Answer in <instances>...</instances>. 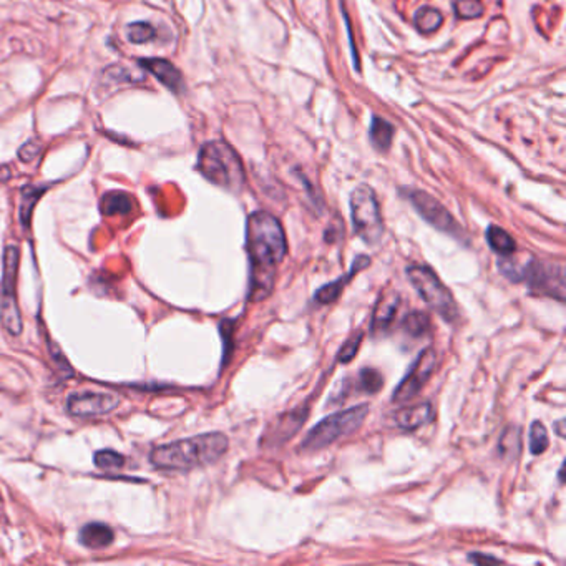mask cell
I'll list each match as a JSON object with an SVG mask.
<instances>
[{
    "label": "cell",
    "mask_w": 566,
    "mask_h": 566,
    "mask_svg": "<svg viewBox=\"0 0 566 566\" xmlns=\"http://www.w3.org/2000/svg\"><path fill=\"white\" fill-rule=\"evenodd\" d=\"M246 249L251 261L253 299L269 296L274 286L276 268L288 253L286 234L279 220L268 211H256L246 222Z\"/></svg>",
    "instance_id": "1"
},
{
    "label": "cell",
    "mask_w": 566,
    "mask_h": 566,
    "mask_svg": "<svg viewBox=\"0 0 566 566\" xmlns=\"http://www.w3.org/2000/svg\"><path fill=\"white\" fill-rule=\"evenodd\" d=\"M230 440L221 432H210L158 445L149 453V462L159 470L186 472L211 465L228 452Z\"/></svg>",
    "instance_id": "2"
},
{
    "label": "cell",
    "mask_w": 566,
    "mask_h": 566,
    "mask_svg": "<svg viewBox=\"0 0 566 566\" xmlns=\"http://www.w3.org/2000/svg\"><path fill=\"white\" fill-rule=\"evenodd\" d=\"M502 274L514 283H525L531 291L565 301V269L563 264L531 258L528 261L511 259L505 256L498 263Z\"/></svg>",
    "instance_id": "3"
},
{
    "label": "cell",
    "mask_w": 566,
    "mask_h": 566,
    "mask_svg": "<svg viewBox=\"0 0 566 566\" xmlns=\"http://www.w3.org/2000/svg\"><path fill=\"white\" fill-rule=\"evenodd\" d=\"M198 168L215 185L239 191L244 185V168L241 158L228 143L210 142L201 148Z\"/></svg>",
    "instance_id": "4"
},
{
    "label": "cell",
    "mask_w": 566,
    "mask_h": 566,
    "mask_svg": "<svg viewBox=\"0 0 566 566\" xmlns=\"http://www.w3.org/2000/svg\"><path fill=\"white\" fill-rule=\"evenodd\" d=\"M367 414H369V405L361 404L329 415V417L322 419L316 427L309 430L301 443V450L302 452H317V450H322L337 442L339 438L354 434L364 424Z\"/></svg>",
    "instance_id": "5"
},
{
    "label": "cell",
    "mask_w": 566,
    "mask_h": 566,
    "mask_svg": "<svg viewBox=\"0 0 566 566\" xmlns=\"http://www.w3.org/2000/svg\"><path fill=\"white\" fill-rule=\"evenodd\" d=\"M407 278L415 291L419 293V296L435 314H438L447 322L457 321L458 306L455 299H453L450 289L435 274V271L427 266H409Z\"/></svg>",
    "instance_id": "6"
},
{
    "label": "cell",
    "mask_w": 566,
    "mask_h": 566,
    "mask_svg": "<svg viewBox=\"0 0 566 566\" xmlns=\"http://www.w3.org/2000/svg\"><path fill=\"white\" fill-rule=\"evenodd\" d=\"M351 216L356 234L366 244H379L384 234V221H382L379 201L370 186L361 185L352 193Z\"/></svg>",
    "instance_id": "7"
},
{
    "label": "cell",
    "mask_w": 566,
    "mask_h": 566,
    "mask_svg": "<svg viewBox=\"0 0 566 566\" xmlns=\"http://www.w3.org/2000/svg\"><path fill=\"white\" fill-rule=\"evenodd\" d=\"M21 263V249L17 246H7L4 253V278H2V296H0V322L6 331L12 336L22 332V316L17 304L16 283L17 271Z\"/></svg>",
    "instance_id": "8"
},
{
    "label": "cell",
    "mask_w": 566,
    "mask_h": 566,
    "mask_svg": "<svg viewBox=\"0 0 566 566\" xmlns=\"http://www.w3.org/2000/svg\"><path fill=\"white\" fill-rule=\"evenodd\" d=\"M407 196L410 203H412L415 210L420 216L424 217L429 225H432L435 230L442 231V233H447L450 236H455V238H463V231L458 222L453 220V216L450 215L442 203L438 200H435L434 196H430L429 193L420 191V190H409Z\"/></svg>",
    "instance_id": "9"
},
{
    "label": "cell",
    "mask_w": 566,
    "mask_h": 566,
    "mask_svg": "<svg viewBox=\"0 0 566 566\" xmlns=\"http://www.w3.org/2000/svg\"><path fill=\"white\" fill-rule=\"evenodd\" d=\"M435 366H437V354H435L432 347H427V349L420 352L417 361L410 367L409 374L397 385L394 395H392V402L405 404L410 399H414L429 382L430 375L435 370Z\"/></svg>",
    "instance_id": "10"
},
{
    "label": "cell",
    "mask_w": 566,
    "mask_h": 566,
    "mask_svg": "<svg viewBox=\"0 0 566 566\" xmlns=\"http://www.w3.org/2000/svg\"><path fill=\"white\" fill-rule=\"evenodd\" d=\"M120 397L113 392H77L67 399V412L74 417H98L118 407Z\"/></svg>",
    "instance_id": "11"
},
{
    "label": "cell",
    "mask_w": 566,
    "mask_h": 566,
    "mask_svg": "<svg viewBox=\"0 0 566 566\" xmlns=\"http://www.w3.org/2000/svg\"><path fill=\"white\" fill-rule=\"evenodd\" d=\"M400 306V298L395 291H387L382 294L379 298V302H377L374 317H372V326L370 331L372 334H384L385 331H389L392 322H394L395 314L399 311Z\"/></svg>",
    "instance_id": "12"
},
{
    "label": "cell",
    "mask_w": 566,
    "mask_h": 566,
    "mask_svg": "<svg viewBox=\"0 0 566 566\" xmlns=\"http://www.w3.org/2000/svg\"><path fill=\"white\" fill-rule=\"evenodd\" d=\"M434 419V407L430 402H422L412 407H404L395 412L394 420L399 429L415 430L422 425L429 424Z\"/></svg>",
    "instance_id": "13"
},
{
    "label": "cell",
    "mask_w": 566,
    "mask_h": 566,
    "mask_svg": "<svg viewBox=\"0 0 566 566\" xmlns=\"http://www.w3.org/2000/svg\"><path fill=\"white\" fill-rule=\"evenodd\" d=\"M140 65H142L145 70H148L153 77H157V79L162 81L166 89L173 90V91L183 90V77L180 72L175 69V67L169 64L168 60L148 59V60L140 62Z\"/></svg>",
    "instance_id": "14"
},
{
    "label": "cell",
    "mask_w": 566,
    "mask_h": 566,
    "mask_svg": "<svg viewBox=\"0 0 566 566\" xmlns=\"http://www.w3.org/2000/svg\"><path fill=\"white\" fill-rule=\"evenodd\" d=\"M369 263H370V259L367 258V256H362V254L357 256L356 261H354V264H352V268L349 271V274L344 276V278H339L336 281H332V283L324 284V286L319 289V291L316 293V296H314V299H316V302H319V304H331V302L336 301V299L341 296L342 289H344L346 284L349 283L352 276H356L357 271H361L362 268H366V266H369Z\"/></svg>",
    "instance_id": "15"
},
{
    "label": "cell",
    "mask_w": 566,
    "mask_h": 566,
    "mask_svg": "<svg viewBox=\"0 0 566 566\" xmlns=\"http://www.w3.org/2000/svg\"><path fill=\"white\" fill-rule=\"evenodd\" d=\"M113 538H115L113 530H111L106 523H100V521L85 525L80 531V543L91 550L105 548V546L111 545Z\"/></svg>",
    "instance_id": "16"
},
{
    "label": "cell",
    "mask_w": 566,
    "mask_h": 566,
    "mask_svg": "<svg viewBox=\"0 0 566 566\" xmlns=\"http://www.w3.org/2000/svg\"><path fill=\"white\" fill-rule=\"evenodd\" d=\"M100 210L105 216L128 215L133 210V200L125 191H110L101 198Z\"/></svg>",
    "instance_id": "17"
},
{
    "label": "cell",
    "mask_w": 566,
    "mask_h": 566,
    "mask_svg": "<svg viewBox=\"0 0 566 566\" xmlns=\"http://www.w3.org/2000/svg\"><path fill=\"white\" fill-rule=\"evenodd\" d=\"M487 241H488V244H490V248L493 249V253L502 256V258L515 254V251H516L515 239L511 238V236L508 234L505 230L500 228V226H495V225L488 226Z\"/></svg>",
    "instance_id": "18"
},
{
    "label": "cell",
    "mask_w": 566,
    "mask_h": 566,
    "mask_svg": "<svg viewBox=\"0 0 566 566\" xmlns=\"http://www.w3.org/2000/svg\"><path fill=\"white\" fill-rule=\"evenodd\" d=\"M45 191H47L45 186H32V185H28L22 190V201H21V210H18V220H21L23 228L30 226L33 208H35L37 201L40 200L42 195Z\"/></svg>",
    "instance_id": "19"
},
{
    "label": "cell",
    "mask_w": 566,
    "mask_h": 566,
    "mask_svg": "<svg viewBox=\"0 0 566 566\" xmlns=\"http://www.w3.org/2000/svg\"><path fill=\"white\" fill-rule=\"evenodd\" d=\"M392 137H394V127L384 118L374 117L370 125V142L377 149L387 152L392 145Z\"/></svg>",
    "instance_id": "20"
},
{
    "label": "cell",
    "mask_w": 566,
    "mask_h": 566,
    "mask_svg": "<svg viewBox=\"0 0 566 566\" xmlns=\"http://www.w3.org/2000/svg\"><path fill=\"white\" fill-rule=\"evenodd\" d=\"M404 331L412 337H422L430 331V317L427 314L412 311L405 316L404 322Z\"/></svg>",
    "instance_id": "21"
},
{
    "label": "cell",
    "mask_w": 566,
    "mask_h": 566,
    "mask_svg": "<svg viewBox=\"0 0 566 566\" xmlns=\"http://www.w3.org/2000/svg\"><path fill=\"white\" fill-rule=\"evenodd\" d=\"M306 415H307V410H304V412H301V409H296L294 412L288 414L286 415L288 422H286V420H281L279 430H276L274 437H279V435H281V440H283V442H284V440L291 438L293 435L298 432L299 427H302Z\"/></svg>",
    "instance_id": "22"
},
{
    "label": "cell",
    "mask_w": 566,
    "mask_h": 566,
    "mask_svg": "<svg viewBox=\"0 0 566 566\" xmlns=\"http://www.w3.org/2000/svg\"><path fill=\"white\" fill-rule=\"evenodd\" d=\"M442 16H440V12L437 9H432V7H424L420 9L417 12V16H415V26L422 33H430L434 30H437V28L442 26Z\"/></svg>",
    "instance_id": "23"
},
{
    "label": "cell",
    "mask_w": 566,
    "mask_h": 566,
    "mask_svg": "<svg viewBox=\"0 0 566 566\" xmlns=\"http://www.w3.org/2000/svg\"><path fill=\"white\" fill-rule=\"evenodd\" d=\"M528 437H530V452L533 453V455H541V453L546 452V448H548L550 445V438H548V432H546V427L540 422V420H535V422L531 424Z\"/></svg>",
    "instance_id": "24"
},
{
    "label": "cell",
    "mask_w": 566,
    "mask_h": 566,
    "mask_svg": "<svg viewBox=\"0 0 566 566\" xmlns=\"http://www.w3.org/2000/svg\"><path fill=\"white\" fill-rule=\"evenodd\" d=\"M498 450L502 455L505 457H515L520 452V429L519 427H508L505 432L502 434L500 442H498Z\"/></svg>",
    "instance_id": "25"
},
{
    "label": "cell",
    "mask_w": 566,
    "mask_h": 566,
    "mask_svg": "<svg viewBox=\"0 0 566 566\" xmlns=\"http://www.w3.org/2000/svg\"><path fill=\"white\" fill-rule=\"evenodd\" d=\"M95 465L101 468V470H118L125 465V457L120 455V453L113 452V450H100V452L95 453L94 457Z\"/></svg>",
    "instance_id": "26"
},
{
    "label": "cell",
    "mask_w": 566,
    "mask_h": 566,
    "mask_svg": "<svg viewBox=\"0 0 566 566\" xmlns=\"http://www.w3.org/2000/svg\"><path fill=\"white\" fill-rule=\"evenodd\" d=\"M359 384L362 390L367 392V394H375V392L382 389L384 382H382V375L379 370L372 369V367H366L359 374Z\"/></svg>",
    "instance_id": "27"
},
{
    "label": "cell",
    "mask_w": 566,
    "mask_h": 566,
    "mask_svg": "<svg viewBox=\"0 0 566 566\" xmlns=\"http://www.w3.org/2000/svg\"><path fill=\"white\" fill-rule=\"evenodd\" d=\"M154 35L157 32L148 22H135L128 27V38L132 43H147L154 38Z\"/></svg>",
    "instance_id": "28"
},
{
    "label": "cell",
    "mask_w": 566,
    "mask_h": 566,
    "mask_svg": "<svg viewBox=\"0 0 566 566\" xmlns=\"http://www.w3.org/2000/svg\"><path fill=\"white\" fill-rule=\"evenodd\" d=\"M455 12L462 18H477L483 13V6L480 0H457Z\"/></svg>",
    "instance_id": "29"
},
{
    "label": "cell",
    "mask_w": 566,
    "mask_h": 566,
    "mask_svg": "<svg viewBox=\"0 0 566 566\" xmlns=\"http://www.w3.org/2000/svg\"><path fill=\"white\" fill-rule=\"evenodd\" d=\"M362 337H364V334L357 332L356 336H352L349 339V341H346V344L341 347V351H339L337 361L342 362V364H347V362H351L352 359H354L357 351H359V347H361Z\"/></svg>",
    "instance_id": "30"
},
{
    "label": "cell",
    "mask_w": 566,
    "mask_h": 566,
    "mask_svg": "<svg viewBox=\"0 0 566 566\" xmlns=\"http://www.w3.org/2000/svg\"><path fill=\"white\" fill-rule=\"evenodd\" d=\"M40 149H42V147L37 142H28L23 145L21 149H18V157H21L22 162L28 163V162H32L33 158L38 157Z\"/></svg>",
    "instance_id": "31"
},
{
    "label": "cell",
    "mask_w": 566,
    "mask_h": 566,
    "mask_svg": "<svg viewBox=\"0 0 566 566\" xmlns=\"http://www.w3.org/2000/svg\"><path fill=\"white\" fill-rule=\"evenodd\" d=\"M468 560L473 561V563H477V565L502 563V560L495 558V556H487V555H482V553H472V555H468Z\"/></svg>",
    "instance_id": "32"
},
{
    "label": "cell",
    "mask_w": 566,
    "mask_h": 566,
    "mask_svg": "<svg viewBox=\"0 0 566 566\" xmlns=\"http://www.w3.org/2000/svg\"><path fill=\"white\" fill-rule=\"evenodd\" d=\"M9 178H11V171H9V168L0 166V180L6 181V180H9Z\"/></svg>",
    "instance_id": "33"
},
{
    "label": "cell",
    "mask_w": 566,
    "mask_h": 566,
    "mask_svg": "<svg viewBox=\"0 0 566 566\" xmlns=\"http://www.w3.org/2000/svg\"><path fill=\"white\" fill-rule=\"evenodd\" d=\"M556 429H558L560 437H565V420L563 419L558 420V424H556Z\"/></svg>",
    "instance_id": "34"
},
{
    "label": "cell",
    "mask_w": 566,
    "mask_h": 566,
    "mask_svg": "<svg viewBox=\"0 0 566 566\" xmlns=\"http://www.w3.org/2000/svg\"><path fill=\"white\" fill-rule=\"evenodd\" d=\"M558 477H560V482L563 483V465H561V468H560V472H558Z\"/></svg>",
    "instance_id": "35"
}]
</instances>
